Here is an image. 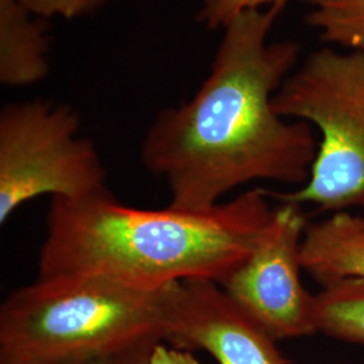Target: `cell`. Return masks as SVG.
Listing matches in <instances>:
<instances>
[{
  "instance_id": "15",
  "label": "cell",
  "mask_w": 364,
  "mask_h": 364,
  "mask_svg": "<svg viewBox=\"0 0 364 364\" xmlns=\"http://www.w3.org/2000/svg\"><path fill=\"white\" fill-rule=\"evenodd\" d=\"M149 364H200L191 351L168 347L165 341L156 344Z\"/></svg>"
},
{
  "instance_id": "9",
  "label": "cell",
  "mask_w": 364,
  "mask_h": 364,
  "mask_svg": "<svg viewBox=\"0 0 364 364\" xmlns=\"http://www.w3.org/2000/svg\"><path fill=\"white\" fill-rule=\"evenodd\" d=\"M46 19L30 13L22 0H0V82L28 87L49 75L50 39Z\"/></svg>"
},
{
  "instance_id": "10",
  "label": "cell",
  "mask_w": 364,
  "mask_h": 364,
  "mask_svg": "<svg viewBox=\"0 0 364 364\" xmlns=\"http://www.w3.org/2000/svg\"><path fill=\"white\" fill-rule=\"evenodd\" d=\"M317 332L364 346V279L331 282L314 296Z\"/></svg>"
},
{
  "instance_id": "2",
  "label": "cell",
  "mask_w": 364,
  "mask_h": 364,
  "mask_svg": "<svg viewBox=\"0 0 364 364\" xmlns=\"http://www.w3.org/2000/svg\"><path fill=\"white\" fill-rule=\"evenodd\" d=\"M264 189L205 212L131 208L109 191L52 197L37 278L99 275L154 290L189 279L223 285L273 216Z\"/></svg>"
},
{
  "instance_id": "4",
  "label": "cell",
  "mask_w": 364,
  "mask_h": 364,
  "mask_svg": "<svg viewBox=\"0 0 364 364\" xmlns=\"http://www.w3.org/2000/svg\"><path fill=\"white\" fill-rule=\"evenodd\" d=\"M275 112L320 132L311 176L299 189L266 195L323 210L364 208V53H311L274 95Z\"/></svg>"
},
{
  "instance_id": "1",
  "label": "cell",
  "mask_w": 364,
  "mask_h": 364,
  "mask_svg": "<svg viewBox=\"0 0 364 364\" xmlns=\"http://www.w3.org/2000/svg\"><path fill=\"white\" fill-rule=\"evenodd\" d=\"M279 11L251 9L223 27L195 96L161 109L144 134V168L166 183L169 207L205 212L248 182L304 185L318 146L306 122H287L274 95L299 58L297 42H269Z\"/></svg>"
},
{
  "instance_id": "7",
  "label": "cell",
  "mask_w": 364,
  "mask_h": 364,
  "mask_svg": "<svg viewBox=\"0 0 364 364\" xmlns=\"http://www.w3.org/2000/svg\"><path fill=\"white\" fill-rule=\"evenodd\" d=\"M165 341L208 352L219 364H289L277 340L209 279L180 282Z\"/></svg>"
},
{
  "instance_id": "8",
  "label": "cell",
  "mask_w": 364,
  "mask_h": 364,
  "mask_svg": "<svg viewBox=\"0 0 364 364\" xmlns=\"http://www.w3.org/2000/svg\"><path fill=\"white\" fill-rule=\"evenodd\" d=\"M301 262L323 287L346 278L364 279V218L338 212L326 220L308 224Z\"/></svg>"
},
{
  "instance_id": "13",
  "label": "cell",
  "mask_w": 364,
  "mask_h": 364,
  "mask_svg": "<svg viewBox=\"0 0 364 364\" xmlns=\"http://www.w3.org/2000/svg\"><path fill=\"white\" fill-rule=\"evenodd\" d=\"M27 10L37 18L77 19L102 10L115 0H22Z\"/></svg>"
},
{
  "instance_id": "3",
  "label": "cell",
  "mask_w": 364,
  "mask_h": 364,
  "mask_svg": "<svg viewBox=\"0 0 364 364\" xmlns=\"http://www.w3.org/2000/svg\"><path fill=\"white\" fill-rule=\"evenodd\" d=\"M180 282L146 290L99 275L37 278L0 306V364H73L166 340Z\"/></svg>"
},
{
  "instance_id": "6",
  "label": "cell",
  "mask_w": 364,
  "mask_h": 364,
  "mask_svg": "<svg viewBox=\"0 0 364 364\" xmlns=\"http://www.w3.org/2000/svg\"><path fill=\"white\" fill-rule=\"evenodd\" d=\"M306 225L299 204L281 203L251 255L221 285L274 340L317 332L314 296L301 281Z\"/></svg>"
},
{
  "instance_id": "12",
  "label": "cell",
  "mask_w": 364,
  "mask_h": 364,
  "mask_svg": "<svg viewBox=\"0 0 364 364\" xmlns=\"http://www.w3.org/2000/svg\"><path fill=\"white\" fill-rule=\"evenodd\" d=\"M289 0H203L196 21L208 30L225 26L235 15L251 9H275L279 13Z\"/></svg>"
},
{
  "instance_id": "11",
  "label": "cell",
  "mask_w": 364,
  "mask_h": 364,
  "mask_svg": "<svg viewBox=\"0 0 364 364\" xmlns=\"http://www.w3.org/2000/svg\"><path fill=\"white\" fill-rule=\"evenodd\" d=\"M309 7L305 21L321 38L364 53V0H301Z\"/></svg>"
},
{
  "instance_id": "5",
  "label": "cell",
  "mask_w": 364,
  "mask_h": 364,
  "mask_svg": "<svg viewBox=\"0 0 364 364\" xmlns=\"http://www.w3.org/2000/svg\"><path fill=\"white\" fill-rule=\"evenodd\" d=\"M72 105L30 100L0 112V224L28 201L109 191L107 170Z\"/></svg>"
},
{
  "instance_id": "14",
  "label": "cell",
  "mask_w": 364,
  "mask_h": 364,
  "mask_svg": "<svg viewBox=\"0 0 364 364\" xmlns=\"http://www.w3.org/2000/svg\"><path fill=\"white\" fill-rule=\"evenodd\" d=\"M164 340L161 338H149L129 348L73 364H149L153 350L156 348V344Z\"/></svg>"
}]
</instances>
